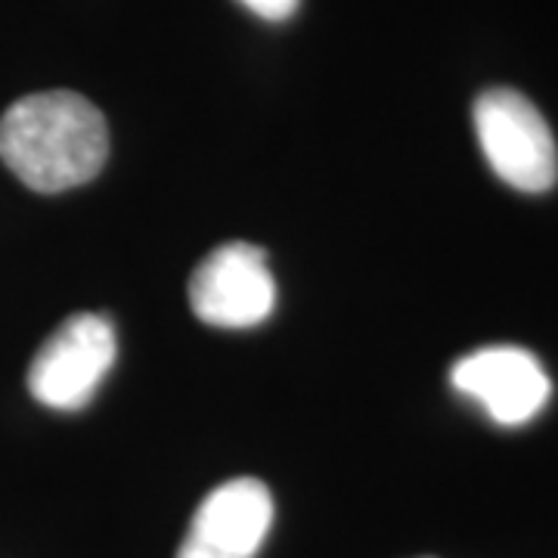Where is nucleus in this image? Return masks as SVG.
<instances>
[{"label":"nucleus","instance_id":"1","mask_svg":"<svg viewBox=\"0 0 558 558\" xmlns=\"http://www.w3.org/2000/svg\"><path fill=\"white\" fill-rule=\"evenodd\" d=\"M106 159V116L75 90L28 94L0 116V161L35 193L84 186Z\"/></svg>","mask_w":558,"mask_h":558},{"label":"nucleus","instance_id":"2","mask_svg":"<svg viewBox=\"0 0 558 558\" xmlns=\"http://www.w3.org/2000/svg\"><path fill=\"white\" fill-rule=\"evenodd\" d=\"M481 153L502 183L546 193L558 180V146L534 102L512 87H490L475 100Z\"/></svg>","mask_w":558,"mask_h":558},{"label":"nucleus","instance_id":"3","mask_svg":"<svg viewBox=\"0 0 558 558\" xmlns=\"http://www.w3.org/2000/svg\"><path fill=\"white\" fill-rule=\"evenodd\" d=\"M116 329L102 314H75L62 323L28 366L32 398L62 413L87 407L116 363Z\"/></svg>","mask_w":558,"mask_h":558},{"label":"nucleus","instance_id":"4","mask_svg":"<svg viewBox=\"0 0 558 558\" xmlns=\"http://www.w3.org/2000/svg\"><path fill=\"white\" fill-rule=\"evenodd\" d=\"M193 314L220 329L258 326L277 307V282L264 248L252 242H223L190 279Z\"/></svg>","mask_w":558,"mask_h":558},{"label":"nucleus","instance_id":"5","mask_svg":"<svg viewBox=\"0 0 558 558\" xmlns=\"http://www.w3.org/2000/svg\"><path fill=\"white\" fill-rule=\"evenodd\" d=\"M450 381L459 395L478 400L487 416L499 425H524L537 416L553 395V381L539 360L515 348L494 344L462 357L450 369Z\"/></svg>","mask_w":558,"mask_h":558},{"label":"nucleus","instance_id":"6","mask_svg":"<svg viewBox=\"0 0 558 558\" xmlns=\"http://www.w3.org/2000/svg\"><path fill=\"white\" fill-rule=\"evenodd\" d=\"M274 524V497L258 478H233L202 499L178 558H255Z\"/></svg>","mask_w":558,"mask_h":558},{"label":"nucleus","instance_id":"7","mask_svg":"<svg viewBox=\"0 0 558 558\" xmlns=\"http://www.w3.org/2000/svg\"><path fill=\"white\" fill-rule=\"evenodd\" d=\"M248 13H255L267 22H286L289 16H295L301 0H240Z\"/></svg>","mask_w":558,"mask_h":558}]
</instances>
